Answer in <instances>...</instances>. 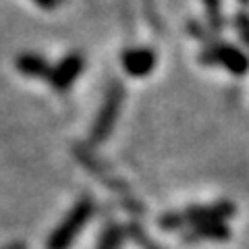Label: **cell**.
<instances>
[{
    "mask_svg": "<svg viewBox=\"0 0 249 249\" xmlns=\"http://www.w3.org/2000/svg\"><path fill=\"white\" fill-rule=\"evenodd\" d=\"M15 65H17L19 73L27 75V77H48V73H50V65L40 54H21V56H17V60H15Z\"/></svg>",
    "mask_w": 249,
    "mask_h": 249,
    "instance_id": "5",
    "label": "cell"
},
{
    "mask_svg": "<svg viewBox=\"0 0 249 249\" xmlns=\"http://www.w3.org/2000/svg\"><path fill=\"white\" fill-rule=\"evenodd\" d=\"M91 212H93V204L89 197H83L77 201V206L69 212L65 220L58 224L56 231L52 232V237L48 239V243H46V249H69V245L75 241L77 232L89 220Z\"/></svg>",
    "mask_w": 249,
    "mask_h": 249,
    "instance_id": "1",
    "label": "cell"
},
{
    "mask_svg": "<svg viewBox=\"0 0 249 249\" xmlns=\"http://www.w3.org/2000/svg\"><path fill=\"white\" fill-rule=\"evenodd\" d=\"M243 2H249V0H243Z\"/></svg>",
    "mask_w": 249,
    "mask_h": 249,
    "instance_id": "9",
    "label": "cell"
},
{
    "mask_svg": "<svg viewBox=\"0 0 249 249\" xmlns=\"http://www.w3.org/2000/svg\"><path fill=\"white\" fill-rule=\"evenodd\" d=\"M229 237V229L220 222H201V227L196 229L193 239H227Z\"/></svg>",
    "mask_w": 249,
    "mask_h": 249,
    "instance_id": "7",
    "label": "cell"
},
{
    "mask_svg": "<svg viewBox=\"0 0 249 249\" xmlns=\"http://www.w3.org/2000/svg\"><path fill=\"white\" fill-rule=\"evenodd\" d=\"M34 2L37 6H42V9H56V4H58V0H34Z\"/></svg>",
    "mask_w": 249,
    "mask_h": 249,
    "instance_id": "8",
    "label": "cell"
},
{
    "mask_svg": "<svg viewBox=\"0 0 249 249\" xmlns=\"http://www.w3.org/2000/svg\"><path fill=\"white\" fill-rule=\"evenodd\" d=\"M121 102H123L121 85H112L110 91H108V96H106L104 106L100 108V112H98L96 123H93V129H91L93 142H104V139L108 137V133L112 131L114 123H116V114H119V110H121Z\"/></svg>",
    "mask_w": 249,
    "mask_h": 249,
    "instance_id": "2",
    "label": "cell"
},
{
    "mask_svg": "<svg viewBox=\"0 0 249 249\" xmlns=\"http://www.w3.org/2000/svg\"><path fill=\"white\" fill-rule=\"evenodd\" d=\"M85 67V60L81 54H69V56H65L56 67H50V73H48V81L54 89L58 91H67L69 88L73 85V81L77 79V77L81 75Z\"/></svg>",
    "mask_w": 249,
    "mask_h": 249,
    "instance_id": "3",
    "label": "cell"
},
{
    "mask_svg": "<svg viewBox=\"0 0 249 249\" xmlns=\"http://www.w3.org/2000/svg\"><path fill=\"white\" fill-rule=\"evenodd\" d=\"M154 62L156 56L152 50L147 48H135V50H129L127 54L123 56V65H124V71L133 77H143L147 75L154 69Z\"/></svg>",
    "mask_w": 249,
    "mask_h": 249,
    "instance_id": "4",
    "label": "cell"
},
{
    "mask_svg": "<svg viewBox=\"0 0 249 249\" xmlns=\"http://www.w3.org/2000/svg\"><path fill=\"white\" fill-rule=\"evenodd\" d=\"M212 54H214V60L222 62V65L227 67L231 73L241 75V73L247 71V58L237 48H231V46H220V48L214 50Z\"/></svg>",
    "mask_w": 249,
    "mask_h": 249,
    "instance_id": "6",
    "label": "cell"
}]
</instances>
